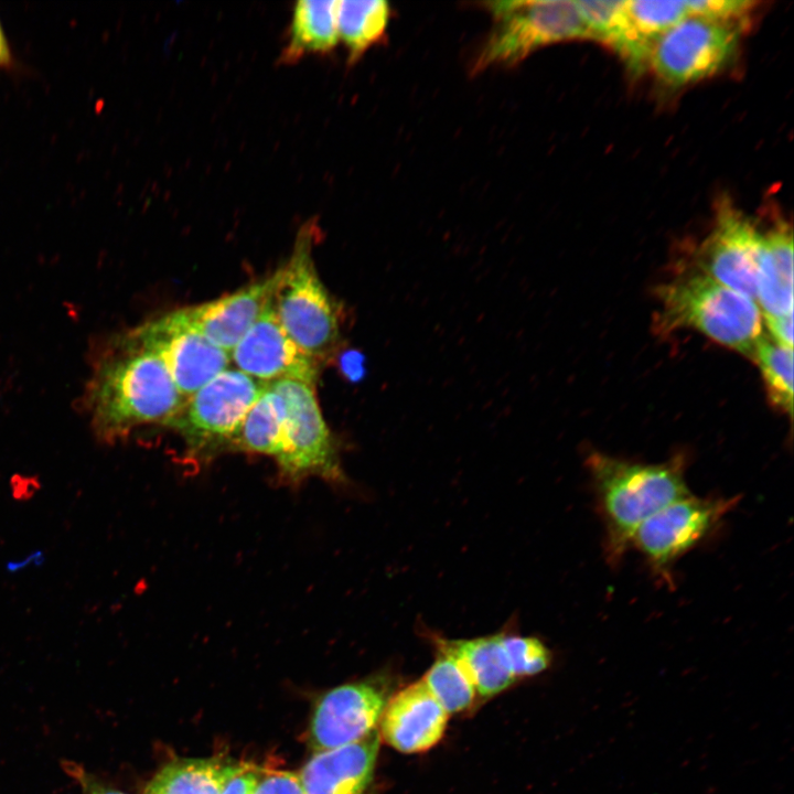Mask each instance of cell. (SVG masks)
I'll return each mask as SVG.
<instances>
[{
    "instance_id": "cell-7",
    "label": "cell",
    "mask_w": 794,
    "mask_h": 794,
    "mask_svg": "<svg viewBox=\"0 0 794 794\" xmlns=\"http://www.w3.org/2000/svg\"><path fill=\"white\" fill-rule=\"evenodd\" d=\"M269 385L286 408L283 448L275 460L280 479L292 485L312 476L343 484L337 442L323 418L315 385L293 379Z\"/></svg>"
},
{
    "instance_id": "cell-17",
    "label": "cell",
    "mask_w": 794,
    "mask_h": 794,
    "mask_svg": "<svg viewBox=\"0 0 794 794\" xmlns=\"http://www.w3.org/2000/svg\"><path fill=\"white\" fill-rule=\"evenodd\" d=\"M755 300L763 318L793 314V230L784 219L761 230Z\"/></svg>"
},
{
    "instance_id": "cell-8",
    "label": "cell",
    "mask_w": 794,
    "mask_h": 794,
    "mask_svg": "<svg viewBox=\"0 0 794 794\" xmlns=\"http://www.w3.org/2000/svg\"><path fill=\"white\" fill-rule=\"evenodd\" d=\"M743 21L687 14L656 39L648 54L647 67L672 88L707 78L731 60Z\"/></svg>"
},
{
    "instance_id": "cell-31",
    "label": "cell",
    "mask_w": 794,
    "mask_h": 794,
    "mask_svg": "<svg viewBox=\"0 0 794 794\" xmlns=\"http://www.w3.org/2000/svg\"><path fill=\"white\" fill-rule=\"evenodd\" d=\"M770 335L776 342L793 347V314L780 318H763Z\"/></svg>"
},
{
    "instance_id": "cell-10",
    "label": "cell",
    "mask_w": 794,
    "mask_h": 794,
    "mask_svg": "<svg viewBox=\"0 0 794 794\" xmlns=\"http://www.w3.org/2000/svg\"><path fill=\"white\" fill-rule=\"evenodd\" d=\"M164 363L184 399L230 365L227 352L194 330L179 309L130 331Z\"/></svg>"
},
{
    "instance_id": "cell-5",
    "label": "cell",
    "mask_w": 794,
    "mask_h": 794,
    "mask_svg": "<svg viewBox=\"0 0 794 794\" xmlns=\"http://www.w3.org/2000/svg\"><path fill=\"white\" fill-rule=\"evenodd\" d=\"M265 385L228 367L186 398L167 426L183 438L195 459L234 450L244 419Z\"/></svg>"
},
{
    "instance_id": "cell-14",
    "label": "cell",
    "mask_w": 794,
    "mask_h": 794,
    "mask_svg": "<svg viewBox=\"0 0 794 794\" xmlns=\"http://www.w3.org/2000/svg\"><path fill=\"white\" fill-rule=\"evenodd\" d=\"M278 278L279 268L233 293L179 311L194 330L229 354L267 305Z\"/></svg>"
},
{
    "instance_id": "cell-32",
    "label": "cell",
    "mask_w": 794,
    "mask_h": 794,
    "mask_svg": "<svg viewBox=\"0 0 794 794\" xmlns=\"http://www.w3.org/2000/svg\"><path fill=\"white\" fill-rule=\"evenodd\" d=\"M15 61L14 55L0 20V68L8 69L13 67Z\"/></svg>"
},
{
    "instance_id": "cell-22",
    "label": "cell",
    "mask_w": 794,
    "mask_h": 794,
    "mask_svg": "<svg viewBox=\"0 0 794 794\" xmlns=\"http://www.w3.org/2000/svg\"><path fill=\"white\" fill-rule=\"evenodd\" d=\"M286 408L281 396L266 384L247 412L234 450L277 458L283 448Z\"/></svg>"
},
{
    "instance_id": "cell-23",
    "label": "cell",
    "mask_w": 794,
    "mask_h": 794,
    "mask_svg": "<svg viewBox=\"0 0 794 794\" xmlns=\"http://www.w3.org/2000/svg\"><path fill=\"white\" fill-rule=\"evenodd\" d=\"M390 14L384 0L340 1L337 30L354 62L385 34Z\"/></svg>"
},
{
    "instance_id": "cell-29",
    "label": "cell",
    "mask_w": 794,
    "mask_h": 794,
    "mask_svg": "<svg viewBox=\"0 0 794 794\" xmlns=\"http://www.w3.org/2000/svg\"><path fill=\"white\" fill-rule=\"evenodd\" d=\"M251 794H305L300 777L289 771H271L261 776Z\"/></svg>"
},
{
    "instance_id": "cell-4",
    "label": "cell",
    "mask_w": 794,
    "mask_h": 794,
    "mask_svg": "<svg viewBox=\"0 0 794 794\" xmlns=\"http://www.w3.org/2000/svg\"><path fill=\"white\" fill-rule=\"evenodd\" d=\"M313 238V227L308 223L299 230L289 259L279 267L271 307L297 346L321 363L339 345L341 316L316 271Z\"/></svg>"
},
{
    "instance_id": "cell-2",
    "label": "cell",
    "mask_w": 794,
    "mask_h": 794,
    "mask_svg": "<svg viewBox=\"0 0 794 794\" xmlns=\"http://www.w3.org/2000/svg\"><path fill=\"white\" fill-rule=\"evenodd\" d=\"M587 465L604 524L605 556L611 564L623 557L634 533L647 518L690 495L682 458L644 464L594 452Z\"/></svg>"
},
{
    "instance_id": "cell-6",
    "label": "cell",
    "mask_w": 794,
    "mask_h": 794,
    "mask_svg": "<svg viewBox=\"0 0 794 794\" xmlns=\"http://www.w3.org/2000/svg\"><path fill=\"white\" fill-rule=\"evenodd\" d=\"M489 6L495 25L475 60L474 71L514 65L556 42L590 39L576 1H497Z\"/></svg>"
},
{
    "instance_id": "cell-28",
    "label": "cell",
    "mask_w": 794,
    "mask_h": 794,
    "mask_svg": "<svg viewBox=\"0 0 794 794\" xmlns=\"http://www.w3.org/2000/svg\"><path fill=\"white\" fill-rule=\"evenodd\" d=\"M754 4L755 2L748 0L686 1L688 14L726 21L744 20Z\"/></svg>"
},
{
    "instance_id": "cell-24",
    "label": "cell",
    "mask_w": 794,
    "mask_h": 794,
    "mask_svg": "<svg viewBox=\"0 0 794 794\" xmlns=\"http://www.w3.org/2000/svg\"><path fill=\"white\" fill-rule=\"evenodd\" d=\"M752 360L758 363L771 406L781 412L793 414V347L763 335Z\"/></svg>"
},
{
    "instance_id": "cell-27",
    "label": "cell",
    "mask_w": 794,
    "mask_h": 794,
    "mask_svg": "<svg viewBox=\"0 0 794 794\" xmlns=\"http://www.w3.org/2000/svg\"><path fill=\"white\" fill-rule=\"evenodd\" d=\"M503 646L515 677L540 674L551 664L549 648L535 636L504 633Z\"/></svg>"
},
{
    "instance_id": "cell-3",
    "label": "cell",
    "mask_w": 794,
    "mask_h": 794,
    "mask_svg": "<svg viewBox=\"0 0 794 794\" xmlns=\"http://www.w3.org/2000/svg\"><path fill=\"white\" fill-rule=\"evenodd\" d=\"M656 329L661 334L695 330L713 342L752 358L763 334L755 300L694 268L662 285Z\"/></svg>"
},
{
    "instance_id": "cell-33",
    "label": "cell",
    "mask_w": 794,
    "mask_h": 794,
    "mask_svg": "<svg viewBox=\"0 0 794 794\" xmlns=\"http://www.w3.org/2000/svg\"><path fill=\"white\" fill-rule=\"evenodd\" d=\"M86 794H124L121 792L111 791V790H105L103 787H98L96 785H89L87 786Z\"/></svg>"
},
{
    "instance_id": "cell-20",
    "label": "cell",
    "mask_w": 794,
    "mask_h": 794,
    "mask_svg": "<svg viewBox=\"0 0 794 794\" xmlns=\"http://www.w3.org/2000/svg\"><path fill=\"white\" fill-rule=\"evenodd\" d=\"M340 1L300 0L292 10L289 40L282 62H297L312 53H326L339 42L337 13Z\"/></svg>"
},
{
    "instance_id": "cell-11",
    "label": "cell",
    "mask_w": 794,
    "mask_h": 794,
    "mask_svg": "<svg viewBox=\"0 0 794 794\" xmlns=\"http://www.w3.org/2000/svg\"><path fill=\"white\" fill-rule=\"evenodd\" d=\"M761 229L729 200H721L711 230L695 254V268L755 300Z\"/></svg>"
},
{
    "instance_id": "cell-21",
    "label": "cell",
    "mask_w": 794,
    "mask_h": 794,
    "mask_svg": "<svg viewBox=\"0 0 794 794\" xmlns=\"http://www.w3.org/2000/svg\"><path fill=\"white\" fill-rule=\"evenodd\" d=\"M244 764L222 759H181L162 768L146 794H222Z\"/></svg>"
},
{
    "instance_id": "cell-16",
    "label": "cell",
    "mask_w": 794,
    "mask_h": 794,
    "mask_svg": "<svg viewBox=\"0 0 794 794\" xmlns=\"http://www.w3.org/2000/svg\"><path fill=\"white\" fill-rule=\"evenodd\" d=\"M379 747V732L340 748L315 753L302 768L305 794H364L369 786Z\"/></svg>"
},
{
    "instance_id": "cell-12",
    "label": "cell",
    "mask_w": 794,
    "mask_h": 794,
    "mask_svg": "<svg viewBox=\"0 0 794 794\" xmlns=\"http://www.w3.org/2000/svg\"><path fill=\"white\" fill-rule=\"evenodd\" d=\"M382 677L345 684L316 701L309 729V743L318 753L354 743L376 729L389 700Z\"/></svg>"
},
{
    "instance_id": "cell-25",
    "label": "cell",
    "mask_w": 794,
    "mask_h": 794,
    "mask_svg": "<svg viewBox=\"0 0 794 794\" xmlns=\"http://www.w3.org/2000/svg\"><path fill=\"white\" fill-rule=\"evenodd\" d=\"M439 653L421 680L448 715L462 711L473 702L475 687L458 659Z\"/></svg>"
},
{
    "instance_id": "cell-9",
    "label": "cell",
    "mask_w": 794,
    "mask_h": 794,
    "mask_svg": "<svg viewBox=\"0 0 794 794\" xmlns=\"http://www.w3.org/2000/svg\"><path fill=\"white\" fill-rule=\"evenodd\" d=\"M738 500L690 494L647 518L634 533L631 545L645 557L654 573L672 582L674 564L715 529Z\"/></svg>"
},
{
    "instance_id": "cell-19",
    "label": "cell",
    "mask_w": 794,
    "mask_h": 794,
    "mask_svg": "<svg viewBox=\"0 0 794 794\" xmlns=\"http://www.w3.org/2000/svg\"><path fill=\"white\" fill-rule=\"evenodd\" d=\"M503 635L502 632L469 640L436 637V645L459 661L481 697H491L516 679L503 646Z\"/></svg>"
},
{
    "instance_id": "cell-18",
    "label": "cell",
    "mask_w": 794,
    "mask_h": 794,
    "mask_svg": "<svg viewBox=\"0 0 794 794\" xmlns=\"http://www.w3.org/2000/svg\"><path fill=\"white\" fill-rule=\"evenodd\" d=\"M625 26L614 51L633 73L647 67L653 43L688 14L686 1H626Z\"/></svg>"
},
{
    "instance_id": "cell-15",
    "label": "cell",
    "mask_w": 794,
    "mask_h": 794,
    "mask_svg": "<svg viewBox=\"0 0 794 794\" xmlns=\"http://www.w3.org/2000/svg\"><path fill=\"white\" fill-rule=\"evenodd\" d=\"M448 716L419 680L389 698L380 717V736L398 751H426L443 736Z\"/></svg>"
},
{
    "instance_id": "cell-26",
    "label": "cell",
    "mask_w": 794,
    "mask_h": 794,
    "mask_svg": "<svg viewBox=\"0 0 794 794\" xmlns=\"http://www.w3.org/2000/svg\"><path fill=\"white\" fill-rule=\"evenodd\" d=\"M576 3L590 39L605 43L614 50L625 26L626 1L581 0Z\"/></svg>"
},
{
    "instance_id": "cell-13",
    "label": "cell",
    "mask_w": 794,
    "mask_h": 794,
    "mask_svg": "<svg viewBox=\"0 0 794 794\" xmlns=\"http://www.w3.org/2000/svg\"><path fill=\"white\" fill-rule=\"evenodd\" d=\"M229 356L235 368L260 383L293 379L316 386L320 363L300 350L282 329L271 298Z\"/></svg>"
},
{
    "instance_id": "cell-1",
    "label": "cell",
    "mask_w": 794,
    "mask_h": 794,
    "mask_svg": "<svg viewBox=\"0 0 794 794\" xmlns=\"http://www.w3.org/2000/svg\"><path fill=\"white\" fill-rule=\"evenodd\" d=\"M184 400L162 360L130 332L98 358L87 389L93 425L107 441L142 426L168 425Z\"/></svg>"
},
{
    "instance_id": "cell-30",
    "label": "cell",
    "mask_w": 794,
    "mask_h": 794,
    "mask_svg": "<svg viewBox=\"0 0 794 794\" xmlns=\"http://www.w3.org/2000/svg\"><path fill=\"white\" fill-rule=\"evenodd\" d=\"M261 773L259 769L244 764L242 770L226 783L222 794H251Z\"/></svg>"
}]
</instances>
